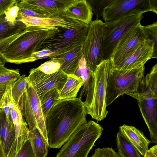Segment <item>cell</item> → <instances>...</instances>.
Segmentation results:
<instances>
[{"label":"cell","mask_w":157,"mask_h":157,"mask_svg":"<svg viewBox=\"0 0 157 157\" xmlns=\"http://www.w3.org/2000/svg\"><path fill=\"white\" fill-rule=\"evenodd\" d=\"M18 106L29 131L37 128L48 143L45 117L39 97L31 83L29 82L26 90L21 97Z\"/></svg>","instance_id":"7"},{"label":"cell","mask_w":157,"mask_h":157,"mask_svg":"<svg viewBox=\"0 0 157 157\" xmlns=\"http://www.w3.org/2000/svg\"><path fill=\"white\" fill-rule=\"evenodd\" d=\"M18 1L11 7L5 12V20L10 25H14L17 22V17L19 10L17 5Z\"/></svg>","instance_id":"33"},{"label":"cell","mask_w":157,"mask_h":157,"mask_svg":"<svg viewBox=\"0 0 157 157\" xmlns=\"http://www.w3.org/2000/svg\"><path fill=\"white\" fill-rule=\"evenodd\" d=\"M1 108H0V113L1 110Z\"/></svg>","instance_id":"43"},{"label":"cell","mask_w":157,"mask_h":157,"mask_svg":"<svg viewBox=\"0 0 157 157\" xmlns=\"http://www.w3.org/2000/svg\"><path fill=\"white\" fill-rule=\"evenodd\" d=\"M16 157H34L30 143L28 139L24 144Z\"/></svg>","instance_id":"35"},{"label":"cell","mask_w":157,"mask_h":157,"mask_svg":"<svg viewBox=\"0 0 157 157\" xmlns=\"http://www.w3.org/2000/svg\"><path fill=\"white\" fill-rule=\"evenodd\" d=\"M68 75L60 69L56 72L45 74L38 67L31 69L28 76L31 83L39 98L48 91L56 88L59 92L65 84Z\"/></svg>","instance_id":"14"},{"label":"cell","mask_w":157,"mask_h":157,"mask_svg":"<svg viewBox=\"0 0 157 157\" xmlns=\"http://www.w3.org/2000/svg\"><path fill=\"white\" fill-rule=\"evenodd\" d=\"M2 108L3 109L7 117L10 120L12 121L11 115L10 110L7 103V99L6 98H6L3 105Z\"/></svg>","instance_id":"40"},{"label":"cell","mask_w":157,"mask_h":157,"mask_svg":"<svg viewBox=\"0 0 157 157\" xmlns=\"http://www.w3.org/2000/svg\"><path fill=\"white\" fill-rule=\"evenodd\" d=\"M15 134L13 122L7 117L2 108L0 113V139L6 157L13 143Z\"/></svg>","instance_id":"20"},{"label":"cell","mask_w":157,"mask_h":157,"mask_svg":"<svg viewBox=\"0 0 157 157\" xmlns=\"http://www.w3.org/2000/svg\"><path fill=\"white\" fill-rule=\"evenodd\" d=\"M20 76L19 69H12L5 67L0 69V108H2L8 87Z\"/></svg>","instance_id":"23"},{"label":"cell","mask_w":157,"mask_h":157,"mask_svg":"<svg viewBox=\"0 0 157 157\" xmlns=\"http://www.w3.org/2000/svg\"><path fill=\"white\" fill-rule=\"evenodd\" d=\"M154 46V43L151 40L148 39L145 40L123 60L113 68L121 70H127L144 65L149 60L152 58Z\"/></svg>","instance_id":"15"},{"label":"cell","mask_w":157,"mask_h":157,"mask_svg":"<svg viewBox=\"0 0 157 157\" xmlns=\"http://www.w3.org/2000/svg\"><path fill=\"white\" fill-rule=\"evenodd\" d=\"M104 26V23L101 20L92 21L83 44V56L86 67L92 72L103 60L102 46Z\"/></svg>","instance_id":"10"},{"label":"cell","mask_w":157,"mask_h":157,"mask_svg":"<svg viewBox=\"0 0 157 157\" xmlns=\"http://www.w3.org/2000/svg\"><path fill=\"white\" fill-rule=\"evenodd\" d=\"M29 82L28 77L25 75H20L12 84L11 93L13 98L18 105L20 99L26 90Z\"/></svg>","instance_id":"27"},{"label":"cell","mask_w":157,"mask_h":157,"mask_svg":"<svg viewBox=\"0 0 157 157\" xmlns=\"http://www.w3.org/2000/svg\"><path fill=\"white\" fill-rule=\"evenodd\" d=\"M144 84L147 90L157 95V63L152 67L144 77Z\"/></svg>","instance_id":"29"},{"label":"cell","mask_w":157,"mask_h":157,"mask_svg":"<svg viewBox=\"0 0 157 157\" xmlns=\"http://www.w3.org/2000/svg\"><path fill=\"white\" fill-rule=\"evenodd\" d=\"M65 18L64 24L57 27L58 31L45 40L38 50H50L52 54L49 57L51 59L82 45L86 37L89 25L78 20Z\"/></svg>","instance_id":"3"},{"label":"cell","mask_w":157,"mask_h":157,"mask_svg":"<svg viewBox=\"0 0 157 157\" xmlns=\"http://www.w3.org/2000/svg\"><path fill=\"white\" fill-rule=\"evenodd\" d=\"M143 157H157V145L156 144L147 150Z\"/></svg>","instance_id":"39"},{"label":"cell","mask_w":157,"mask_h":157,"mask_svg":"<svg viewBox=\"0 0 157 157\" xmlns=\"http://www.w3.org/2000/svg\"><path fill=\"white\" fill-rule=\"evenodd\" d=\"M110 67L109 59L103 60L94 72V83L92 92L89 101L85 104L87 114L97 121L105 118L106 110L105 97L107 80Z\"/></svg>","instance_id":"6"},{"label":"cell","mask_w":157,"mask_h":157,"mask_svg":"<svg viewBox=\"0 0 157 157\" xmlns=\"http://www.w3.org/2000/svg\"><path fill=\"white\" fill-rule=\"evenodd\" d=\"M0 157H6L2 144L0 139Z\"/></svg>","instance_id":"41"},{"label":"cell","mask_w":157,"mask_h":157,"mask_svg":"<svg viewBox=\"0 0 157 157\" xmlns=\"http://www.w3.org/2000/svg\"><path fill=\"white\" fill-rule=\"evenodd\" d=\"M103 130L100 125L92 120L83 124L71 135L56 157H87Z\"/></svg>","instance_id":"5"},{"label":"cell","mask_w":157,"mask_h":157,"mask_svg":"<svg viewBox=\"0 0 157 157\" xmlns=\"http://www.w3.org/2000/svg\"><path fill=\"white\" fill-rule=\"evenodd\" d=\"M58 31L57 27H26L21 35L0 52V55L6 63L19 64L34 62L32 54Z\"/></svg>","instance_id":"2"},{"label":"cell","mask_w":157,"mask_h":157,"mask_svg":"<svg viewBox=\"0 0 157 157\" xmlns=\"http://www.w3.org/2000/svg\"><path fill=\"white\" fill-rule=\"evenodd\" d=\"M143 14L124 17L104 23L102 46L104 60L109 59L119 41L129 29L140 23Z\"/></svg>","instance_id":"8"},{"label":"cell","mask_w":157,"mask_h":157,"mask_svg":"<svg viewBox=\"0 0 157 157\" xmlns=\"http://www.w3.org/2000/svg\"><path fill=\"white\" fill-rule=\"evenodd\" d=\"M87 114L84 102L78 98L56 102L45 117L49 147L60 148L80 126L87 122Z\"/></svg>","instance_id":"1"},{"label":"cell","mask_w":157,"mask_h":157,"mask_svg":"<svg viewBox=\"0 0 157 157\" xmlns=\"http://www.w3.org/2000/svg\"><path fill=\"white\" fill-rule=\"evenodd\" d=\"M83 56V44L62 55L51 59L59 63L60 69L67 75L75 74Z\"/></svg>","instance_id":"18"},{"label":"cell","mask_w":157,"mask_h":157,"mask_svg":"<svg viewBox=\"0 0 157 157\" xmlns=\"http://www.w3.org/2000/svg\"><path fill=\"white\" fill-rule=\"evenodd\" d=\"M83 85L82 78L75 74L68 75L67 80L59 92V99L77 98V94Z\"/></svg>","instance_id":"24"},{"label":"cell","mask_w":157,"mask_h":157,"mask_svg":"<svg viewBox=\"0 0 157 157\" xmlns=\"http://www.w3.org/2000/svg\"><path fill=\"white\" fill-rule=\"evenodd\" d=\"M91 157H121L112 147L95 149Z\"/></svg>","instance_id":"34"},{"label":"cell","mask_w":157,"mask_h":157,"mask_svg":"<svg viewBox=\"0 0 157 157\" xmlns=\"http://www.w3.org/2000/svg\"><path fill=\"white\" fill-rule=\"evenodd\" d=\"M148 12L157 14V0H113L104 10L105 22Z\"/></svg>","instance_id":"9"},{"label":"cell","mask_w":157,"mask_h":157,"mask_svg":"<svg viewBox=\"0 0 157 157\" xmlns=\"http://www.w3.org/2000/svg\"><path fill=\"white\" fill-rule=\"evenodd\" d=\"M60 64L56 61L51 59L41 64L38 68L39 70L47 74L54 73L59 70Z\"/></svg>","instance_id":"32"},{"label":"cell","mask_w":157,"mask_h":157,"mask_svg":"<svg viewBox=\"0 0 157 157\" xmlns=\"http://www.w3.org/2000/svg\"><path fill=\"white\" fill-rule=\"evenodd\" d=\"M116 141L117 153L121 157H141L136 149L119 132L117 134Z\"/></svg>","instance_id":"25"},{"label":"cell","mask_w":157,"mask_h":157,"mask_svg":"<svg viewBox=\"0 0 157 157\" xmlns=\"http://www.w3.org/2000/svg\"><path fill=\"white\" fill-rule=\"evenodd\" d=\"M147 39L140 23L129 29L119 41L109 60L110 67L114 68L123 60L142 42Z\"/></svg>","instance_id":"11"},{"label":"cell","mask_w":157,"mask_h":157,"mask_svg":"<svg viewBox=\"0 0 157 157\" xmlns=\"http://www.w3.org/2000/svg\"><path fill=\"white\" fill-rule=\"evenodd\" d=\"M144 65L132 69L121 70L110 67L108 74L105 97L106 107L126 93L143 91Z\"/></svg>","instance_id":"4"},{"label":"cell","mask_w":157,"mask_h":157,"mask_svg":"<svg viewBox=\"0 0 157 157\" xmlns=\"http://www.w3.org/2000/svg\"><path fill=\"white\" fill-rule=\"evenodd\" d=\"M4 14L0 17V52L18 37L26 28V25L17 19L14 25L7 22Z\"/></svg>","instance_id":"16"},{"label":"cell","mask_w":157,"mask_h":157,"mask_svg":"<svg viewBox=\"0 0 157 157\" xmlns=\"http://www.w3.org/2000/svg\"><path fill=\"white\" fill-rule=\"evenodd\" d=\"M75 74L80 77L83 81V87L80 91L78 98L81 99L83 93L93 76L94 72L91 71L86 67V62L83 56L79 63L78 67Z\"/></svg>","instance_id":"26"},{"label":"cell","mask_w":157,"mask_h":157,"mask_svg":"<svg viewBox=\"0 0 157 157\" xmlns=\"http://www.w3.org/2000/svg\"><path fill=\"white\" fill-rule=\"evenodd\" d=\"M93 13L87 0H77L64 14L63 17L78 20L88 25L92 22Z\"/></svg>","instance_id":"19"},{"label":"cell","mask_w":157,"mask_h":157,"mask_svg":"<svg viewBox=\"0 0 157 157\" xmlns=\"http://www.w3.org/2000/svg\"><path fill=\"white\" fill-rule=\"evenodd\" d=\"M91 6L93 14L96 17V20H101L104 9L111 3L113 0H87Z\"/></svg>","instance_id":"30"},{"label":"cell","mask_w":157,"mask_h":157,"mask_svg":"<svg viewBox=\"0 0 157 157\" xmlns=\"http://www.w3.org/2000/svg\"><path fill=\"white\" fill-rule=\"evenodd\" d=\"M144 30L147 36V39L151 40L154 43V52L152 58H157V21L143 26Z\"/></svg>","instance_id":"31"},{"label":"cell","mask_w":157,"mask_h":157,"mask_svg":"<svg viewBox=\"0 0 157 157\" xmlns=\"http://www.w3.org/2000/svg\"><path fill=\"white\" fill-rule=\"evenodd\" d=\"M6 63L5 60L0 55V69L5 67V65Z\"/></svg>","instance_id":"42"},{"label":"cell","mask_w":157,"mask_h":157,"mask_svg":"<svg viewBox=\"0 0 157 157\" xmlns=\"http://www.w3.org/2000/svg\"><path fill=\"white\" fill-rule=\"evenodd\" d=\"M28 138L30 143L34 157L47 156L48 144L37 128L29 131Z\"/></svg>","instance_id":"22"},{"label":"cell","mask_w":157,"mask_h":157,"mask_svg":"<svg viewBox=\"0 0 157 157\" xmlns=\"http://www.w3.org/2000/svg\"><path fill=\"white\" fill-rule=\"evenodd\" d=\"M52 54L51 51L49 50H43L33 53L32 57L35 61L42 58L49 57Z\"/></svg>","instance_id":"38"},{"label":"cell","mask_w":157,"mask_h":157,"mask_svg":"<svg viewBox=\"0 0 157 157\" xmlns=\"http://www.w3.org/2000/svg\"><path fill=\"white\" fill-rule=\"evenodd\" d=\"M17 2L15 0H0V17L12 7Z\"/></svg>","instance_id":"36"},{"label":"cell","mask_w":157,"mask_h":157,"mask_svg":"<svg viewBox=\"0 0 157 157\" xmlns=\"http://www.w3.org/2000/svg\"><path fill=\"white\" fill-rule=\"evenodd\" d=\"M19 7V10L17 18L21 17H44L43 16L37 14L30 10L21 7Z\"/></svg>","instance_id":"37"},{"label":"cell","mask_w":157,"mask_h":157,"mask_svg":"<svg viewBox=\"0 0 157 157\" xmlns=\"http://www.w3.org/2000/svg\"><path fill=\"white\" fill-rule=\"evenodd\" d=\"M22 22L26 27L38 26L45 27H58L63 25L65 22L63 17H21L17 18Z\"/></svg>","instance_id":"21"},{"label":"cell","mask_w":157,"mask_h":157,"mask_svg":"<svg viewBox=\"0 0 157 157\" xmlns=\"http://www.w3.org/2000/svg\"><path fill=\"white\" fill-rule=\"evenodd\" d=\"M59 92L57 89H52L45 93L41 98V107L45 117L52 106L59 99Z\"/></svg>","instance_id":"28"},{"label":"cell","mask_w":157,"mask_h":157,"mask_svg":"<svg viewBox=\"0 0 157 157\" xmlns=\"http://www.w3.org/2000/svg\"><path fill=\"white\" fill-rule=\"evenodd\" d=\"M77 0H22L17 5L32 11L44 17H63Z\"/></svg>","instance_id":"13"},{"label":"cell","mask_w":157,"mask_h":157,"mask_svg":"<svg viewBox=\"0 0 157 157\" xmlns=\"http://www.w3.org/2000/svg\"><path fill=\"white\" fill-rule=\"evenodd\" d=\"M119 132L134 146L141 156H144L152 142L146 137L143 132L132 125L125 124L120 126Z\"/></svg>","instance_id":"17"},{"label":"cell","mask_w":157,"mask_h":157,"mask_svg":"<svg viewBox=\"0 0 157 157\" xmlns=\"http://www.w3.org/2000/svg\"><path fill=\"white\" fill-rule=\"evenodd\" d=\"M137 100L138 106L149 131L152 143L157 144V95L145 89L137 93H126Z\"/></svg>","instance_id":"12"}]
</instances>
